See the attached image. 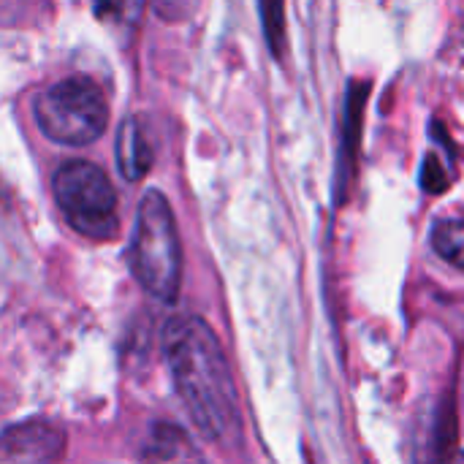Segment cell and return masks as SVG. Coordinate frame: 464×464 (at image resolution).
Listing matches in <instances>:
<instances>
[{"label": "cell", "instance_id": "cell-8", "mask_svg": "<svg viewBox=\"0 0 464 464\" xmlns=\"http://www.w3.org/2000/svg\"><path fill=\"white\" fill-rule=\"evenodd\" d=\"M261 16H264V27H266V38L275 49V54H283V24H285V14H283V0H261Z\"/></svg>", "mask_w": 464, "mask_h": 464}, {"label": "cell", "instance_id": "cell-1", "mask_svg": "<svg viewBox=\"0 0 464 464\" xmlns=\"http://www.w3.org/2000/svg\"><path fill=\"white\" fill-rule=\"evenodd\" d=\"M163 353L171 383L196 424L218 446L242 438L239 394L218 334L196 315L171 318L163 329Z\"/></svg>", "mask_w": 464, "mask_h": 464}, {"label": "cell", "instance_id": "cell-7", "mask_svg": "<svg viewBox=\"0 0 464 464\" xmlns=\"http://www.w3.org/2000/svg\"><path fill=\"white\" fill-rule=\"evenodd\" d=\"M432 245H435L438 256H443L454 266H462V223L457 218L435 223Z\"/></svg>", "mask_w": 464, "mask_h": 464}, {"label": "cell", "instance_id": "cell-9", "mask_svg": "<svg viewBox=\"0 0 464 464\" xmlns=\"http://www.w3.org/2000/svg\"><path fill=\"white\" fill-rule=\"evenodd\" d=\"M155 11L169 19V22H177L188 14V0H155Z\"/></svg>", "mask_w": 464, "mask_h": 464}, {"label": "cell", "instance_id": "cell-5", "mask_svg": "<svg viewBox=\"0 0 464 464\" xmlns=\"http://www.w3.org/2000/svg\"><path fill=\"white\" fill-rule=\"evenodd\" d=\"M65 451V435L49 421H22L0 432V462H52Z\"/></svg>", "mask_w": 464, "mask_h": 464}, {"label": "cell", "instance_id": "cell-3", "mask_svg": "<svg viewBox=\"0 0 464 464\" xmlns=\"http://www.w3.org/2000/svg\"><path fill=\"white\" fill-rule=\"evenodd\" d=\"M33 114L41 133L63 147H87L109 125L106 95L87 76H71L38 92Z\"/></svg>", "mask_w": 464, "mask_h": 464}, {"label": "cell", "instance_id": "cell-2", "mask_svg": "<svg viewBox=\"0 0 464 464\" xmlns=\"http://www.w3.org/2000/svg\"><path fill=\"white\" fill-rule=\"evenodd\" d=\"M130 266L150 296L160 302L177 299L182 280V245L174 212L160 190H147L139 201L130 237Z\"/></svg>", "mask_w": 464, "mask_h": 464}, {"label": "cell", "instance_id": "cell-4", "mask_svg": "<svg viewBox=\"0 0 464 464\" xmlns=\"http://www.w3.org/2000/svg\"><path fill=\"white\" fill-rule=\"evenodd\" d=\"M52 190L63 218L76 234L92 242H109L117 234V193L101 166L87 160H68L57 169Z\"/></svg>", "mask_w": 464, "mask_h": 464}, {"label": "cell", "instance_id": "cell-6", "mask_svg": "<svg viewBox=\"0 0 464 464\" xmlns=\"http://www.w3.org/2000/svg\"><path fill=\"white\" fill-rule=\"evenodd\" d=\"M114 155H117V166L128 182H139L147 177V171L152 166V147H150L139 120H133V117L122 120V125L117 130Z\"/></svg>", "mask_w": 464, "mask_h": 464}]
</instances>
